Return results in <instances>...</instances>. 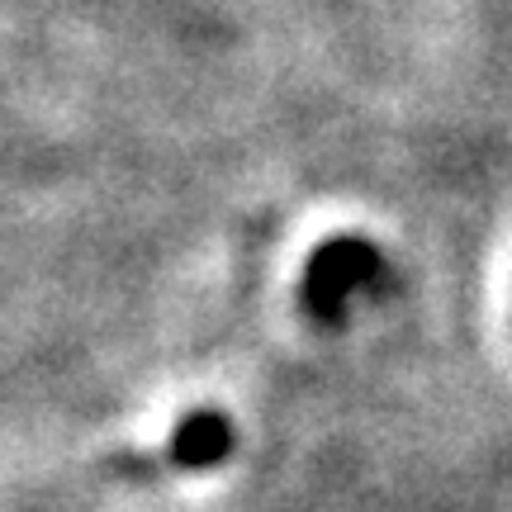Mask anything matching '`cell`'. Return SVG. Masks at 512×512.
Here are the masks:
<instances>
[{
    "mask_svg": "<svg viewBox=\"0 0 512 512\" xmlns=\"http://www.w3.org/2000/svg\"><path fill=\"white\" fill-rule=\"evenodd\" d=\"M384 280V256L366 238H332L309 256L304 280H299V299L309 318L318 323H342L347 304L356 290H370Z\"/></svg>",
    "mask_w": 512,
    "mask_h": 512,
    "instance_id": "cell-1",
    "label": "cell"
},
{
    "mask_svg": "<svg viewBox=\"0 0 512 512\" xmlns=\"http://www.w3.org/2000/svg\"><path fill=\"white\" fill-rule=\"evenodd\" d=\"M233 422L214 413V408H200V413H190V418L176 427V437H171V460L185 465V470H214L223 460L233 456Z\"/></svg>",
    "mask_w": 512,
    "mask_h": 512,
    "instance_id": "cell-2",
    "label": "cell"
}]
</instances>
